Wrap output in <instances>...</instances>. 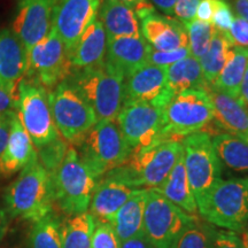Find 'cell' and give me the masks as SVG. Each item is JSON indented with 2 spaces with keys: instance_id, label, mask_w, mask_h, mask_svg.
I'll use <instances>...</instances> for the list:
<instances>
[{
  "instance_id": "35",
  "label": "cell",
  "mask_w": 248,
  "mask_h": 248,
  "mask_svg": "<svg viewBox=\"0 0 248 248\" xmlns=\"http://www.w3.org/2000/svg\"><path fill=\"white\" fill-rule=\"evenodd\" d=\"M68 148H69V144L60 136L54 141L39 148L37 153L39 162L52 175L64 159Z\"/></svg>"
},
{
  "instance_id": "15",
  "label": "cell",
  "mask_w": 248,
  "mask_h": 248,
  "mask_svg": "<svg viewBox=\"0 0 248 248\" xmlns=\"http://www.w3.org/2000/svg\"><path fill=\"white\" fill-rule=\"evenodd\" d=\"M58 0H23L18 6L12 31L22 43L27 54L47 35Z\"/></svg>"
},
{
  "instance_id": "9",
  "label": "cell",
  "mask_w": 248,
  "mask_h": 248,
  "mask_svg": "<svg viewBox=\"0 0 248 248\" xmlns=\"http://www.w3.org/2000/svg\"><path fill=\"white\" fill-rule=\"evenodd\" d=\"M198 217L185 213L171 201L147 188L144 233L153 248H176L179 239Z\"/></svg>"
},
{
  "instance_id": "38",
  "label": "cell",
  "mask_w": 248,
  "mask_h": 248,
  "mask_svg": "<svg viewBox=\"0 0 248 248\" xmlns=\"http://www.w3.org/2000/svg\"><path fill=\"white\" fill-rule=\"evenodd\" d=\"M234 17L233 9L226 0H215V12L213 15L212 24L217 31L229 33Z\"/></svg>"
},
{
  "instance_id": "36",
  "label": "cell",
  "mask_w": 248,
  "mask_h": 248,
  "mask_svg": "<svg viewBox=\"0 0 248 248\" xmlns=\"http://www.w3.org/2000/svg\"><path fill=\"white\" fill-rule=\"evenodd\" d=\"M91 248H121V243L111 223L95 221Z\"/></svg>"
},
{
  "instance_id": "1",
  "label": "cell",
  "mask_w": 248,
  "mask_h": 248,
  "mask_svg": "<svg viewBox=\"0 0 248 248\" xmlns=\"http://www.w3.org/2000/svg\"><path fill=\"white\" fill-rule=\"evenodd\" d=\"M4 202L8 216L32 223L53 212L51 173L42 166L38 156L21 170L18 177L6 188Z\"/></svg>"
},
{
  "instance_id": "30",
  "label": "cell",
  "mask_w": 248,
  "mask_h": 248,
  "mask_svg": "<svg viewBox=\"0 0 248 248\" xmlns=\"http://www.w3.org/2000/svg\"><path fill=\"white\" fill-rule=\"evenodd\" d=\"M233 44L229 33L215 29L206 54L200 59L201 69L207 85H213L228 62Z\"/></svg>"
},
{
  "instance_id": "11",
  "label": "cell",
  "mask_w": 248,
  "mask_h": 248,
  "mask_svg": "<svg viewBox=\"0 0 248 248\" xmlns=\"http://www.w3.org/2000/svg\"><path fill=\"white\" fill-rule=\"evenodd\" d=\"M16 113L36 150L54 141L59 135L52 117L47 90L22 79L17 89Z\"/></svg>"
},
{
  "instance_id": "51",
  "label": "cell",
  "mask_w": 248,
  "mask_h": 248,
  "mask_svg": "<svg viewBox=\"0 0 248 248\" xmlns=\"http://www.w3.org/2000/svg\"><path fill=\"white\" fill-rule=\"evenodd\" d=\"M245 246H246V248L248 247V222H247V230H246V240L244 241Z\"/></svg>"
},
{
  "instance_id": "32",
  "label": "cell",
  "mask_w": 248,
  "mask_h": 248,
  "mask_svg": "<svg viewBox=\"0 0 248 248\" xmlns=\"http://www.w3.org/2000/svg\"><path fill=\"white\" fill-rule=\"evenodd\" d=\"M61 224V219L53 212L33 223L28 248H62Z\"/></svg>"
},
{
  "instance_id": "53",
  "label": "cell",
  "mask_w": 248,
  "mask_h": 248,
  "mask_svg": "<svg viewBox=\"0 0 248 248\" xmlns=\"http://www.w3.org/2000/svg\"><path fill=\"white\" fill-rule=\"evenodd\" d=\"M21 1H23V0H21Z\"/></svg>"
},
{
  "instance_id": "43",
  "label": "cell",
  "mask_w": 248,
  "mask_h": 248,
  "mask_svg": "<svg viewBox=\"0 0 248 248\" xmlns=\"http://www.w3.org/2000/svg\"><path fill=\"white\" fill-rule=\"evenodd\" d=\"M119 1L131 8L138 18L144 17L145 15L155 11L154 6L151 4L150 0H119Z\"/></svg>"
},
{
  "instance_id": "49",
  "label": "cell",
  "mask_w": 248,
  "mask_h": 248,
  "mask_svg": "<svg viewBox=\"0 0 248 248\" xmlns=\"http://www.w3.org/2000/svg\"><path fill=\"white\" fill-rule=\"evenodd\" d=\"M8 219L9 218H8L7 213H6V210L0 207V243H1V240L4 239L6 233H7L8 225H9Z\"/></svg>"
},
{
  "instance_id": "19",
  "label": "cell",
  "mask_w": 248,
  "mask_h": 248,
  "mask_svg": "<svg viewBox=\"0 0 248 248\" xmlns=\"http://www.w3.org/2000/svg\"><path fill=\"white\" fill-rule=\"evenodd\" d=\"M142 38L155 51L169 52L188 46L186 28L176 18L151 12L140 18Z\"/></svg>"
},
{
  "instance_id": "27",
  "label": "cell",
  "mask_w": 248,
  "mask_h": 248,
  "mask_svg": "<svg viewBox=\"0 0 248 248\" xmlns=\"http://www.w3.org/2000/svg\"><path fill=\"white\" fill-rule=\"evenodd\" d=\"M206 86L199 59L190 55L167 68V90L171 97L186 90H204Z\"/></svg>"
},
{
  "instance_id": "12",
  "label": "cell",
  "mask_w": 248,
  "mask_h": 248,
  "mask_svg": "<svg viewBox=\"0 0 248 248\" xmlns=\"http://www.w3.org/2000/svg\"><path fill=\"white\" fill-rule=\"evenodd\" d=\"M70 63L63 42L53 27L27 54L24 79L53 90L70 75Z\"/></svg>"
},
{
  "instance_id": "13",
  "label": "cell",
  "mask_w": 248,
  "mask_h": 248,
  "mask_svg": "<svg viewBox=\"0 0 248 248\" xmlns=\"http://www.w3.org/2000/svg\"><path fill=\"white\" fill-rule=\"evenodd\" d=\"M163 109L157 105L144 101L122 105L115 122L132 152L162 140Z\"/></svg>"
},
{
  "instance_id": "4",
  "label": "cell",
  "mask_w": 248,
  "mask_h": 248,
  "mask_svg": "<svg viewBox=\"0 0 248 248\" xmlns=\"http://www.w3.org/2000/svg\"><path fill=\"white\" fill-rule=\"evenodd\" d=\"M80 161L98 179L123 166L132 150L123 138L115 121H98L75 145Z\"/></svg>"
},
{
  "instance_id": "25",
  "label": "cell",
  "mask_w": 248,
  "mask_h": 248,
  "mask_svg": "<svg viewBox=\"0 0 248 248\" xmlns=\"http://www.w3.org/2000/svg\"><path fill=\"white\" fill-rule=\"evenodd\" d=\"M147 188H139L123 204L111 221L120 243L144 233V214Z\"/></svg>"
},
{
  "instance_id": "47",
  "label": "cell",
  "mask_w": 248,
  "mask_h": 248,
  "mask_svg": "<svg viewBox=\"0 0 248 248\" xmlns=\"http://www.w3.org/2000/svg\"><path fill=\"white\" fill-rule=\"evenodd\" d=\"M230 5L237 17L248 22V0H231Z\"/></svg>"
},
{
  "instance_id": "18",
  "label": "cell",
  "mask_w": 248,
  "mask_h": 248,
  "mask_svg": "<svg viewBox=\"0 0 248 248\" xmlns=\"http://www.w3.org/2000/svg\"><path fill=\"white\" fill-rule=\"evenodd\" d=\"M137 190L139 188L123 181L115 170H110L98 181L90 203V213L97 222L111 223L119 209Z\"/></svg>"
},
{
  "instance_id": "22",
  "label": "cell",
  "mask_w": 248,
  "mask_h": 248,
  "mask_svg": "<svg viewBox=\"0 0 248 248\" xmlns=\"http://www.w3.org/2000/svg\"><path fill=\"white\" fill-rule=\"evenodd\" d=\"M106 49V31L97 17L80 36L73 51L68 54L71 71L100 66L105 62Z\"/></svg>"
},
{
  "instance_id": "46",
  "label": "cell",
  "mask_w": 248,
  "mask_h": 248,
  "mask_svg": "<svg viewBox=\"0 0 248 248\" xmlns=\"http://www.w3.org/2000/svg\"><path fill=\"white\" fill-rule=\"evenodd\" d=\"M121 248H153V246L148 241L145 233H141L121 243Z\"/></svg>"
},
{
  "instance_id": "33",
  "label": "cell",
  "mask_w": 248,
  "mask_h": 248,
  "mask_svg": "<svg viewBox=\"0 0 248 248\" xmlns=\"http://www.w3.org/2000/svg\"><path fill=\"white\" fill-rule=\"evenodd\" d=\"M185 28L188 37V47H190L191 57L200 60L208 51L213 35L215 32V28L213 24L201 22L197 18L186 24Z\"/></svg>"
},
{
  "instance_id": "20",
  "label": "cell",
  "mask_w": 248,
  "mask_h": 248,
  "mask_svg": "<svg viewBox=\"0 0 248 248\" xmlns=\"http://www.w3.org/2000/svg\"><path fill=\"white\" fill-rule=\"evenodd\" d=\"M27 70V52L11 29L0 30V90L17 100V89Z\"/></svg>"
},
{
  "instance_id": "17",
  "label": "cell",
  "mask_w": 248,
  "mask_h": 248,
  "mask_svg": "<svg viewBox=\"0 0 248 248\" xmlns=\"http://www.w3.org/2000/svg\"><path fill=\"white\" fill-rule=\"evenodd\" d=\"M210 101L213 105L215 126L207 132L212 137L217 133H229L246 140L248 135V108L240 99L233 98L228 93L207 85Z\"/></svg>"
},
{
  "instance_id": "8",
  "label": "cell",
  "mask_w": 248,
  "mask_h": 248,
  "mask_svg": "<svg viewBox=\"0 0 248 248\" xmlns=\"http://www.w3.org/2000/svg\"><path fill=\"white\" fill-rule=\"evenodd\" d=\"M200 215L213 226L243 232L248 222V177L221 179Z\"/></svg>"
},
{
  "instance_id": "31",
  "label": "cell",
  "mask_w": 248,
  "mask_h": 248,
  "mask_svg": "<svg viewBox=\"0 0 248 248\" xmlns=\"http://www.w3.org/2000/svg\"><path fill=\"white\" fill-rule=\"evenodd\" d=\"M95 218L91 213L70 216L61 224L62 248H91Z\"/></svg>"
},
{
  "instance_id": "29",
  "label": "cell",
  "mask_w": 248,
  "mask_h": 248,
  "mask_svg": "<svg viewBox=\"0 0 248 248\" xmlns=\"http://www.w3.org/2000/svg\"><path fill=\"white\" fill-rule=\"evenodd\" d=\"M248 66V48L233 46L228 62L217 77L214 88L240 99V86Z\"/></svg>"
},
{
  "instance_id": "3",
  "label": "cell",
  "mask_w": 248,
  "mask_h": 248,
  "mask_svg": "<svg viewBox=\"0 0 248 248\" xmlns=\"http://www.w3.org/2000/svg\"><path fill=\"white\" fill-rule=\"evenodd\" d=\"M182 154V140L164 139L133 151L128 161L114 170L132 187L156 188L166 181Z\"/></svg>"
},
{
  "instance_id": "44",
  "label": "cell",
  "mask_w": 248,
  "mask_h": 248,
  "mask_svg": "<svg viewBox=\"0 0 248 248\" xmlns=\"http://www.w3.org/2000/svg\"><path fill=\"white\" fill-rule=\"evenodd\" d=\"M14 111L8 114H4V115H0V155L4 152L6 144H7L8 141L9 133H11L12 117H13Z\"/></svg>"
},
{
  "instance_id": "2",
  "label": "cell",
  "mask_w": 248,
  "mask_h": 248,
  "mask_svg": "<svg viewBox=\"0 0 248 248\" xmlns=\"http://www.w3.org/2000/svg\"><path fill=\"white\" fill-rule=\"evenodd\" d=\"M125 76L104 63L98 67L70 71L66 79L94 110L98 121H115L123 105Z\"/></svg>"
},
{
  "instance_id": "14",
  "label": "cell",
  "mask_w": 248,
  "mask_h": 248,
  "mask_svg": "<svg viewBox=\"0 0 248 248\" xmlns=\"http://www.w3.org/2000/svg\"><path fill=\"white\" fill-rule=\"evenodd\" d=\"M101 0H58L53 9L52 27L63 42L68 54L84 31L97 20Z\"/></svg>"
},
{
  "instance_id": "42",
  "label": "cell",
  "mask_w": 248,
  "mask_h": 248,
  "mask_svg": "<svg viewBox=\"0 0 248 248\" xmlns=\"http://www.w3.org/2000/svg\"><path fill=\"white\" fill-rule=\"evenodd\" d=\"M214 12H215V0H200L195 12V17L201 22L212 24Z\"/></svg>"
},
{
  "instance_id": "39",
  "label": "cell",
  "mask_w": 248,
  "mask_h": 248,
  "mask_svg": "<svg viewBox=\"0 0 248 248\" xmlns=\"http://www.w3.org/2000/svg\"><path fill=\"white\" fill-rule=\"evenodd\" d=\"M200 0H176L173 8V16L182 24H188L195 18L198 5Z\"/></svg>"
},
{
  "instance_id": "10",
  "label": "cell",
  "mask_w": 248,
  "mask_h": 248,
  "mask_svg": "<svg viewBox=\"0 0 248 248\" xmlns=\"http://www.w3.org/2000/svg\"><path fill=\"white\" fill-rule=\"evenodd\" d=\"M48 102L59 135L73 146L98 122L94 110L67 80L48 92Z\"/></svg>"
},
{
  "instance_id": "5",
  "label": "cell",
  "mask_w": 248,
  "mask_h": 248,
  "mask_svg": "<svg viewBox=\"0 0 248 248\" xmlns=\"http://www.w3.org/2000/svg\"><path fill=\"white\" fill-rule=\"evenodd\" d=\"M51 177L54 202L62 212L69 216L88 212L99 179L80 161L75 147L69 146Z\"/></svg>"
},
{
  "instance_id": "41",
  "label": "cell",
  "mask_w": 248,
  "mask_h": 248,
  "mask_svg": "<svg viewBox=\"0 0 248 248\" xmlns=\"http://www.w3.org/2000/svg\"><path fill=\"white\" fill-rule=\"evenodd\" d=\"M229 36L233 46L248 48V22L235 16L229 31Z\"/></svg>"
},
{
  "instance_id": "6",
  "label": "cell",
  "mask_w": 248,
  "mask_h": 248,
  "mask_svg": "<svg viewBox=\"0 0 248 248\" xmlns=\"http://www.w3.org/2000/svg\"><path fill=\"white\" fill-rule=\"evenodd\" d=\"M182 145L186 175L201 214L210 192L222 179V163L207 132L192 133L182 139Z\"/></svg>"
},
{
  "instance_id": "21",
  "label": "cell",
  "mask_w": 248,
  "mask_h": 248,
  "mask_svg": "<svg viewBox=\"0 0 248 248\" xmlns=\"http://www.w3.org/2000/svg\"><path fill=\"white\" fill-rule=\"evenodd\" d=\"M38 156L30 136L14 111L12 117L11 133L4 152L0 155V176L9 177L26 168Z\"/></svg>"
},
{
  "instance_id": "52",
  "label": "cell",
  "mask_w": 248,
  "mask_h": 248,
  "mask_svg": "<svg viewBox=\"0 0 248 248\" xmlns=\"http://www.w3.org/2000/svg\"><path fill=\"white\" fill-rule=\"evenodd\" d=\"M246 141L248 142V135H247V138H246Z\"/></svg>"
},
{
  "instance_id": "7",
  "label": "cell",
  "mask_w": 248,
  "mask_h": 248,
  "mask_svg": "<svg viewBox=\"0 0 248 248\" xmlns=\"http://www.w3.org/2000/svg\"><path fill=\"white\" fill-rule=\"evenodd\" d=\"M213 119V105L206 90H186L173 95L164 107L161 139L181 140L192 133L203 131Z\"/></svg>"
},
{
  "instance_id": "48",
  "label": "cell",
  "mask_w": 248,
  "mask_h": 248,
  "mask_svg": "<svg viewBox=\"0 0 248 248\" xmlns=\"http://www.w3.org/2000/svg\"><path fill=\"white\" fill-rule=\"evenodd\" d=\"M176 0H151V4L154 8L160 9L167 16H173V8H175Z\"/></svg>"
},
{
  "instance_id": "24",
  "label": "cell",
  "mask_w": 248,
  "mask_h": 248,
  "mask_svg": "<svg viewBox=\"0 0 248 248\" xmlns=\"http://www.w3.org/2000/svg\"><path fill=\"white\" fill-rule=\"evenodd\" d=\"M98 20L106 31L107 42L121 37L141 36L137 15L119 0H101Z\"/></svg>"
},
{
  "instance_id": "50",
  "label": "cell",
  "mask_w": 248,
  "mask_h": 248,
  "mask_svg": "<svg viewBox=\"0 0 248 248\" xmlns=\"http://www.w3.org/2000/svg\"><path fill=\"white\" fill-rule=\"evenodd\" d=\"M240 100L246 105V107L248 108V66L246 69V73H245L244 79L241 82V86H240Z\"/></svg>"
},
{
  "instance_id": "37",
  "label": "cell",
  "mask_w": 248,
  "mask_h": 248,
  "mask_svg": "<svg viewBox=\"0 0 248 248\" xmlns=\"http://www.w3.org/2000/svg\"><path fill=\"white\" fill-rule=\"evenodd\" d=\"M191 52L190 47H182L178 49H173L169 52H159L152 48L150 54H148L147 63L153 64V66L168 68L176 62L183 60V59L190 57Z\"/></svg>"
},
{
  "instance_id": "40",
  "label": "cell",
  "mask_w": 248,
  "mask_h": 248,
  "mask_svg": "<svg viewBox=\"0 0 248 248\" xmlns=\"http://www.w3.org/2000/svg\"><path fill=\"white\" fill-rule=\"evenodd\" d=\"M213 248H246L235 232L229 230H214Z\"/></svg>"
},
{
  "instance_id": "45",
  "label": "cell",
  "mask_w": 248,
  "mask_h": 248,
  "mask_svg": "<svg viewBox=\"0 0 248 248\" xmlns=\"http://www.w3.org/2000/svg\"><path fill=\"white\" fill-rule=\"evenodd\" d=\"M16 110V99L0 90V115Z\"/></svg>"
},
{
  "instance_id": "23",
  "label": "cell",
  "mask_w": 248,
  "mask_h": 248,
  "mask_svg": "<svg viewBox=\"0 0 248 248\" xmlns=\"http://www.w3.org/2000/svg\"><path fill=\"white\" fill-rule=\"evenodd\" d=\"M152 47L140 37H121L107 42L105 62L122 71L124 76L147 63Z\"/></svg>"
},
{
  "instance_id": "34",
  "label": "cell",
  "mask_w": 248,
  "mask_h": 248,
  "mask_svg": "<svg viewBox=\"0 0 248 248\" xmlns=\"http://www.w3.org/2000/svg\"><path fill=\"white\" fill-rule=\"evenodd\" d=\"M214 230L209 223L197 219L184 232L176 248H213Z\"/></svg>"
},
{
  "instance_id": "26",
  "label": "cell",
  "mask_w": 248,
  "mask_h": 248,
  "mask_svg": "<svg viewBox=\"0 0 248 248\" xmlns=\"http://www.w3.org/2000/svg\"><path fill=\"white\" fill-rule=\"evenodd\" d=\"M157 193L163 195L166 199L171 201L173 204L179 207L185 213L197 216L198 207L195 202L193 192L191 190L187 175L184 166V156H179L175 167H173L169 176L166 178L159 187L152 188Z\"/></svg>"
},
{
  "instance_id": "28",
  "label": "cell",
  "mask_w": 248,
  "mask_h": 248,
  "mask_svg": "<svg viewBox=\"0 0 248 248\" xmlns=\"http://www.w3.org/2000/svg\"><path fill=\"white\" fill-rule=\"evenodd\" d=\"M215 152L221 163L234 171L248 172V142L229 133L212 136Z\"/></svg>"
},
{
  "instance_id": "16",
  "label": "cell",
  "mask_w": 248,
  "mask_h": 248,
  "mask_svg": "<svg viewBox=\"0 0 248 248\" xmlns=\"http://www.w3.org/2000/svg\"><path fill=\"white\" fill-rule=\"evenodd\" d=\"M171 98L167 90V68L145 63L125 76L123 104L144 101L164 108Z\"/></svg>"
},
{
  "instance_id": "54",
  "label": "cell",
  "mask_w": 248,
  "mask_h": 248,
  "mask_svg": "<svg viewBox=\"0 0 248 248\" xmlns=\"http://www.w3.org/2000/svg\"><path fill=\"white\" fill-rule=\"evenodd\" d=\"M247 248H248V247H247Z\"/></svg>"
}]
</instances>
